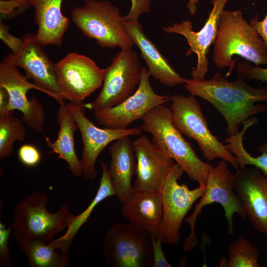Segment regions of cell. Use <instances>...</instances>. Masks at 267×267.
<instances>
[{
	"label": "cell",
	"mask_w": 267,
	"mask_h": 267,
	"mask_svg": "<svg viewBox=\"0 0 267 267\" xmlns=\"http://www.w3.org/2000/svg\"><path fill=\"white\" fill-rule=\"evenodd\" d=\"M184 86L191 95L207 101L222 115L228 135L236 134L240 124L249 117L267 109L255 103L267 101V88H254L239 77L229 81L217 73L209 80L185 79Z\"/></svg>",
	"instance_id": "obj_1"
},
{
	"label": "cell",
	"mask_w": 267,
	"mask_h": 267,
	"mask_svg": "<svg viewBox=\"0 0 267 267\" xmlns=\"http://www.w3.org/2000/svg\"><path fill=\"white\" fill-rule=\"evenodd\" d=\"M213 61L219 68L228 67L227 77L236 65L233 56L267 66V48L256 30L243 17L240 10H224L222 14L215 42Z\"/></svg>",
	"instance_id": "obj_2"
},
{
	"label": "cell",
	"mask_w": 267,
	"mask_h": 267,
	"mask_svg": "<svg viewBox=\"0 0 267 267\" xmlns=\"http://www.w3.org/2000/svg\"><path fill=\"white\" fill-rule=\"evenodd\" d=\"M141 130L152 135V142L182 169L189 178L206 185L213 166L201 160L173 122L170 107L160 105L142 118Z\"/></svg>",
	"instance_id": "obj_3"
},
{
	"label": "cell",
	"mask_w": 267,
	"mask_h": 267,
	"mask_svg": "<svg viewBox=\"0 0 267 267\" xmlns=\"http://www.w3.org/2000/svg\"><path fill=\"white\" fill-rule=\"evenodd\" d=\"M48 195L36 192L23 198L13 211L11 226L16 242L48 243L67 228L75 215L64 203L55 212L48 211Z\"/></svg>",
	"instance_id": "obj_4"
},
{
	"label": "cell",
	"mask_w": 267,
	"mask_h": 267,
	"mask_svg": "<svg viewBox=\"0 0 267 267\" xmlns=\"http://www.w3.org/2000/svg\"><path fill=\"white\" fill-rule=\"evenodd\" d=\"M71 18L85 36L101 47L122 49L134 45L119 9L109 1L85 0L82 6L72 9Z\"/></svg>",
	"instance_id": "obj_5"
},
{
	"label": "cell",
	"mask_w": 267,
	"mask_h": 267,
	"mask_svg": "<svg viewBox=\"0 0 267 267\" xmlns=\"http://www.w3.org/2000/svg\"><path fill=\"white\" fill-rule=\"evenodd\" d=\"M173 124L184 135L194 140L208 161L216 158L229 163L240 170L236 157L210 131L200 105L194 96L176 94L171 96Z\"/></svg>",
	"instance_id": "obj_6"
},
{
	"label": "cell",
	"mask_w": 267,
	"mask_h": 267,
	"mask_svg": "<svg viewBox=\"0 0 267 267\" xmlns=\"http://www.w3.org/2000/svg\"><path fill=\"white\" fill-rule=\"evenodd\" d=\"M184 173L175 163L169 171L161 188L163 214L159 235L164 243L178 244L180 238V229L184 219L193 204L204 194L206 185L190 189L178 180Z\"/></svg>",
	"instance_id": "obj_7"
},
{
	"label": "cell",
	"mask_w": 267,
	"mask_h": 267,
	"mask_svg": "<svg viewBox=\"0 0 267 267\" xmlns=\"http://www.w3.org/2000/svg\"><path fill=\"white\" fill-rule=\"evenodd\" d=\"M213 203H219L222 206L228 224L227 232L233 234L234 215L238 214L242 218L246 217L234 189L233 174L228 169L226 162L223 160L210 171L206 180L205 192L195 205L192 214L185 219V222L190 225L191 230L183 244L184 251L190 252L198 244L194 232L197 217L201 213L204 206Z\"/></svg>",
	"instance_id": "obj_8"
},
{
	"label": "cell",
	"mask_w": 267,
	"mask_h": 267,
	"mask_svg": "<svg viewBox=\"0 0 267 267\" xmlns=\"http://www.w3.org/2000/svg\"><path fill=\"white\" fill-rule=\"evenodd\" d=\"M141 63L137 53L128 48L121 49L104 69L102 89L93 101L85 104L93 112L114 107L131 96L140 82Z\"/></svg>",
	"instance_id": "obj_9"
},
{
	"label": "cell",
	"mask_w": 267,
	"mask_h": 267,
	"mask_svg": "<svg viewBox=\"0 0 267 267\" xmlns=\"http://www.w3.org/2000/svg\"><path fill=\"white\" fill-rule=\"evenodd\" d=\"M106 262L112 267H151V234L130 223H117L104 239Z\"/></svg>",
	"instance_id": "obj_10"
},
{
	"label": "cell",
	"mask_w": 267,
	"mask_h": 267,
	"mask_svg": "<svg viewBox=\"0 0 267 267\" xmlns=\"http://www.w3.org/2000/svg\"><path fill=\"white\" fill-rule=\"evenodd\" d=\"M55 69L61 95L70 102L81 103L103 82L104 69L83 54L68 53L55 64Z\"/></svg>",
	"instance_id": "obj_11"
},
{
	"label": "cell",
	"mask_w": 267,
	"mask_h": 267,
	"mask_svg": "<svg viewBox=\"0 0 267 267\" xmlns=\"http://www.w3.org/2000/svg\"><path fill=\"white\" fill-rule=\"evenodd\" d=\"M147 69L141 68V78L135 91L121 103L94 111L97 123L105 128L124 129L155 107L171 101V96L156 93L152 89Z\"/></svg>",
	"instance_id": "obj_12"
},
{
	"label": "cell",
	"mask_w": 267,
	"mask_h": 267,
	"mask_svg": "<svg viewBox=\"0 0 267 267\" xmlns=\"http://www.w3.org/2000/svg\"><path fill=\"white\" fill-rule=\"evenodd\" d=\"M74 117L83 141L81 160L83 178L92 180L96 176L95 164L100 153L109 143L120 138L132 135H140V127L118 129L100 128L95 126L86 115L85 104L70 102L67 104Z\"/></svg>",
	"instance_id": "obj_13"
},
{
	"label": "cell",
	"mask_w": 267,
	"mask_h": 267,
	"mask_svg": "<svg viewBox=\"0 0 267 267\" xmlns=\"http://www.w3.org/2000/svg\"><path fill=\"white\" fill-rule=\"evenodd\" d=\"M22 39L23 43L20 49L16 53L7 55L3 60L23 69L26 78L32 80L43 92L57 102L64 100L58 84L55 64L43 49L36 34H26Z\"/></svg>",
	"instance_id": "obj_14"
},
{
	"label": "cell",
	"mask_w": 267,
	"mask_h": 267,
	"mask_svg": "<svg viewBox=\"0 0 267 267\" xmlns=\"http://www.w3.org/2000/svg\"><path fill=\"white\" fill-rule=\"evenodd\" d=\"M0 87L5 89L9 95L7 112L19 111L22 114V120L27 126L43 133L45 118L43 105L34 96L29 99L27 95L31 89L42 92V90L29 82L17 67L3 60L0 63Z\"/></svg>",
	"instance_id": "obj_15"
},
{
	"label": "cell",
	"mask_w": 267,
	"mask_h": 267,
	"mask_svg": "<svg viewBox=\"0 0 267 267\" xmlns=\"http://www.w3.org/2000/svg\"><path fill=\"white\" fill-rule=\"evenodd\" d=\"M228 0H212L213 8L204 26L197 32L193 30L189 19L181 23H172L163 28L167 34L174 33L183 36L189 46L186 52L187 56L192 53L197 55L196 67L191 71L192 78H204L208 71L207 54L211 45L215 43L218 36L219 23L222 14Z\"/></svg>",
	"instance_id": "obj_16"
},
{
	"label": "cell",
	"mask_w": 267,
	"mask_h": 267,
	"mask_svg": "<svg viewBox=\"0 0 267 267\" xmlns=\"http://www.w3.org/2000/svg\"><path fill=\"white\" fill-rule=\"evenodd\" d=\"M233 182L246 217L267 236V176L255 167H245L233 174Z\"/></svg>",
	"instance_id": "obj_17"
},
{
	"label": "cell",
	"mask_w": 267,
	"mask_h": 267,
	"mask_svg": "<svg viewBox=\"0 0 267 267\" xmlns=\"http://www.w3.org/2000/svg\"><path fill=\"white\" fill-rule=\"evenodd\" d=\"M136 157V171L134 187L138 191L159 192L174 164L145 135H139L133 142Z\"/></svg>",
	"instance_id": "obj_18"
},
{
	"label": "cell",
	"mask_w": 267,
	"mask_h": 267,
	"mask_svg": "<svg viewBox=\"0 0 267 267\" xmlns=\"http://www.w3.org/2000/svg\"><path fill=\"white\" fill-rule=\"evenodd\" d=\"M108 151L111 157L109 173L116 196L123 204L131 198L134 192L132 180L136 174L137 166L135 152L130 136L112 142Z\"/></svg>",
	"instance_id": "obj_19"
},
{
	"label": "cell",
	"mask_w": 267,
	"mask_h": 267,
	"mask_svg": "<svg viewBox=\"0 0 267 267\" xmlns=\"http://www.w3.org/2000/svg\"><path fill=\"white\" fill-rule=\"evenodd\" d=\"M124 25L134 44L139 49L150 76L167 87L184 84L185 79L178 73L160 52L145 34L139 21H124Z\"/></svg>",
	"instance_id": "obj_20"
},
{
	"label": "cell",
	"mask_w": 267,
	"mask_h": 267,
	"mask_svg": "<svg viewBox=\"0 0 267 267\" xmlns=\"http://www.w3.org/2000/svg\"><path fill=\"white\" fill-rule=\"evenodd\" d=\"M121 213L129 223L153 235L160 236L163 205L159 192L140 191L134 189L131 198L123 204Z\"/></svg>",
	"instance_id": "obj_21"
},
{
	"label": "cell",
	"mask_w": 267,
	"mask_h": 267,
	"mask_svg": "<svg viewBox=\"0 0 267 267\" xmlns=\"http://www.w3.org/2000/svg\"><path fill=\"white\" fill-rule=\"evenodd\" d=\"M63 0H29L35 11L38 29L36 36L42 46L62 45L70 25L69 18L62 11Z\"/></svg>",
	"instance_id": "obj_22"
},
{
	"label": "cell",
	"mask_w": 267,
	"mask_h": 267,
	"mask_svg": "<svg viewBox=\"0 0 267 267\" xmlns=\"http://www.w3.org/2000/svg\"><path fill=\"white\" fill-rule=\"evenodd\" d=\"M59 107L56 114V120L59 130L55 140L52 142L45 137L46 145L51 149L50 152L58 155V158L65 161L69 170L76 177L82 176L83 169L75 148V133L78 129L75 119L68 109L64 99L58 102Z\"/></svg>",
	"instance_id": "obj_23"
},
{
	"label": "cell",
	"mask_w": 267,
	"mask_h": 267,
	"mask_svg": "<svg viewBox=\"0 0 267 267\" xmlns=\"http://www.w3.org/2000/svg\"><path fill=\"white\" fill-rule=\"evenodd\" d=\"M102 176L96 193L86 209L75 216L71 223L67 228L65 233L49 243L55 249L68 254L69 248L78 231L86 222L95 207L106 198L116 195L108 171V166L102 161H100Z\"/></svg>",
	"instance_id": "obj_24"
},
{
	"label": "cell",
	"mask_w": 267,
	"mask_h": 267,
	"mask_svg": "<svg viewBox=\"0 0 267 267\" xmlns=\"http://www.w3.org/2000/svg\"><path fill=\"white\" fill-rule=\"evenodd\" d=\"M256 122L252 118L245 121L242 124L243 127L241 132H237L225 140L227 149L234 155L237 160L240 169L247 165H252L259 169L265 176H267V142L261 145L258 148L261 155L253 157L245 149L243 144V137L247 130L255 125Z\"/></svg>",
	"instance_id": "obj_25"
},
{
	"label": "cell",
	"mask_w": 267,
	"mask_h": 267,
	"mask_svg": "<svg viewBox=\"0 0 267 267\" xmlns=\"http://www.w3.org/2000/svg\"><path fill=\"white\" fill-rule=\"evenodd\" d=\"M28 258L30 267H67L70 257L68 254L59 253L48 243L32 242L17 244Z\"/></svg>",
	"instance_id": "obj_26"
},
{
	"label": "cell",
	"mask_w": 267,
	"mask_h": 267,
	"mask_svg": "<svg viewBox=\"0 0 267 267\" xmlns=\"http://www.w3.org/2000/svg\"><path fill=\"white\" fill-rule=\"evenodd\" d=\"M13 112L0 113V159L13 153L15 141L22 142L26 137L23 121L13 115Z\"/></svg>",
	"instance_id": "obj_27"
},
{
	"label": "cell",
	"mask_w": 267,
	"mask_h": 267,
	"mask_svg": "<svg viewBox=\"0 0 267 267\" xmlns=\"http://www.w3.org/2000/svg\"><path fill=\"white\" fill-rule=\"evenodd\" d=\"M259 254L254 244L240 237L229 246L228 267H260Z\"/></svg>",
	"instance_id": "obj_28"
},
{
	"label": "cell",
	"mask_w": 267,
	"mask_h": 267,
	"mask_svg": "<svg viewBox=\"0 0 267 267\" xmlns=\"http://www.w3.org/2000/svg\"><path fill=\"white\" fill-rule=\"evenodd\" d=\"M31 7L29 0H0V19H13Z\"/></svg>",
	"instance_id": "obj_29"
},
{
	"label": "cell",
	"mask_w": 267,
	"mask_h": 267,
	"mask_svg": "<svg viewBox=\"0 0 267 267\" xmlns=\"http://www.w3.org/2000/svg\"><path fill=\"white\" fill-rule=\"evenodd\" d=\"M236 71L238 77L244 80H257L267 83V68L253 66L245 60L237 63Z\"/></svg>",
	"instance_id": "obj_30"
},
{
	"label": "cell",
	"mask_w": 267,
	"mask_h": 267,
	"mask_svg": "<svg viewBox=\"0 0 267 267\" xmlns=\"http://www.w3.org/2000/svg\"><path fill=\"white\" fill-rule=\"evenodd\" d=\"M13 231L12 226L6 227L0 222V267H12L13 264L10 254L8 242Z\"/></svg>",
	"instance_id": "obj_31"
},
{
	"label": "cell",
	"mask_w": 267,
	"mask_h": 267,
	"mask_svg": "<svg viewBox=\"0 0 267 267\" xmlns=\"http://www.w3.org/2000/svg\"><path fill=\"white\" fill-rule=\"evenodd\" d=\"M18 157L22 164L29 167L37 166L42 158L39 149L31 144H24L21 146L18 151Z\"/></svg>",
	"instance_id": "obj_32"
},
{
	"label": "cell",
	"mask_w": 267,
	"mask_h": 267,
	"mask_svg": "<svg viewBox=\"0 0 267 267\" xmlns=\"http://www.w3.org/2000/svg\"><path fill=\"white\" fill-rule=\"evenodd\" d=\"M131 6L129 12L123 16L125 21L138 22L142 14L150 13L151 0H131Z\"/></svg>",
	"instance_id": "obj_33"
},
{
	"label": "cell",
	"mask_w": 267,
	"mask_h": 267,
	"mask_svg": "<svg viewBox=\"0 0 267 267\" xmlns=\"http://www.w3.org/2000/svg\"><path fill=\"white\" fill-rule=\"evenodd\" d=\"M151 237L152 246V267H173V266L169 263L165 258L162 247L163 242L160 236L151 234Z\"/></svg>",
	"instance_id": "obj_34"
},
{
	"label": "cell",
	"mask_w": 267,
	"mask_h": 267,
	"mask_svg": "<svg viewBox=\"0 0 267 267\" xmlns=\"http://www.w3.org/2000/svg\"><path fill=\"white\" fill-rule=\"evenodd\" d=\"M0 39L14 54L20 49L23 43L22 38L12 35L9 32V27L1 20L0 22Z\"/></svg>",
	"instance_id": "obj_35"
},
{
	"label": "cell",
	"mask_w": 267,
	"mask_h": 267,
	"mask_svg": "<svg viewBox=\"0 0 267 267\" xmlns=\"http://www.w3.org/2000/svg\"><path fill=\"white\" fill-rule=\"evenodd\" d=\"M250 24L263 40L267 48V15L261 21L259 20L257 15L256 17L251 19Z\"/></svg>",
	"instance_id": "obj_36"
},
{
	"label": "cell",
	"mask_w": 267,
	"mask_h": 267,
	"mask_svg": "<svg viewBox=\"0 0 267 267\" xmlns=\"http://www.w3.org/2000/svg\"><path fill=\"white\" fill-rule=\"evenodd\" d=\"M9 97L6 90L0 87V113L7 112V107L9 103Z\"/></svg>",
	"instance_id": "obj_37"
},
{
	"label": "cell",
	"mask_w": 267,
	"mask_h": 267,
	"mask_svg": "<svg viewBox=\"0 0 267 267\" xmlns=\"http://www.w3.org/2000/svg\"><path fill=\"white\" fill-rule=\"evenodd\" d=\"M199 2V0H188L186 7L188 9L191 15H194L196 11V4Z\"/></svg>",
	"instance_id": "obj_38"
},
{
	"label": "cell",
	"mask_w": 267,
	"mask_h": 267,
	"mask_svg": "<svg viewBox=\"0 0 267 267\" xmlns=\"http://www.w3.org/2000/svg\"><path fill=\"white\" fill-rule=\"evenodd\" d=\"M220 267H228V261L224 257H222L219 263Z\"/></svg>",
	"instance_id": "obj_39"
},
{
	"label": "cell",
	"mask_w": 267,
	"mask_h": 267,
	"mask_svg": "<svg viewBox=\"0 0 267 267\" xmlns=\"http://www.w3.org/2000/svg\"><path fill=\"white\" fill-rule=\"evenodd\" d=\"M84 0V1H85V0Z\"/></svg>",
	"instance_id": "obj_40"
}]
</instances>
